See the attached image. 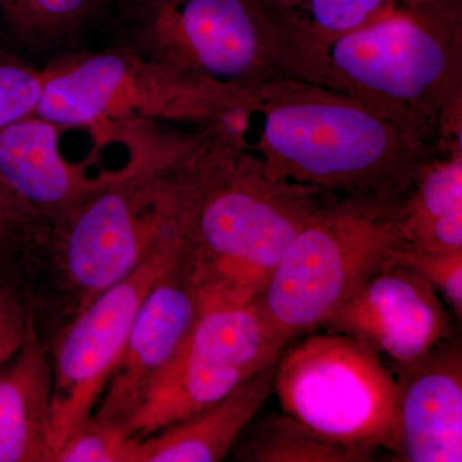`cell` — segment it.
<instances>
[{
  "instance_id": "cell-19",
  "label": "cell",
  "mask_w": 462,
  "mask_h": 462,
  "mask_svg": "<svg viewBox=\"0 0 462 462\" xmlns=\"http://www.w3.org/2000/svg\"><path fill=\"white\" fill-rule=\"evenodd\" d=\"M402 0H261L289 32L314 54L340 36L384 16ZM322 78V75H321Z\"/></svg>"
},
{
  "instance_id": "cell-17",
  "label": "cell",
  "mask_w": 462,
  "mask_h": 462,
  "mask_svg": "<svg viewBox=\"0 0 462 462\" xmlns=\"http://www.w3.org/2000/svg\"><path fill=\"white\" fill-rule=\"evenodd\" d=\"M112 0H0V29L20 50L35 56H62L96 23Z\"/></svg>"
},
{
  "instance_id": "cell-2",
  "label": "cell",
  "mask_w": 462,
  "mask_h": 462,
  "mask_svg": "<svg viewBox=\"0 0 462 462\" xmlns=\"http://www.w3.org/2000/svg\"><path fill=\"white\" fill-rule=\"evenodd\" d=\"M234 134L273 178L325 197L402 199L439 154L345 91L296 80L247 91Z\"/></svg>"
},
{
  "instance_id": "cell-13",
  "label": "cell",
  "mask_w": 462,
  "mask_h": 462,
  "mask_svg": "<svg viewBox=\"0 0 462 462\" xmlns=\"http://www.w3.org/2000/svg\"><path fill=\"white\" fill-rule=\"evenodd\" d=\"M60 132L36 115L0 127V176L50 226L115 172L89 176L83 166L69 163L60 152Z\"/></svg>"
},
{
  "instance_id": "cell-14",
  "label": "cell",
  "mask_w": 462,
  "mask_h": 462,
  "mask_svg": "<svg viewBox=\"0 0 462 462\" xmlns=\"http://www.w3.org/2000/svg\"><path fill=\"white\" fill-rule=\"evenodd\" d=\"M275 364L254 374L218 402L135 439L129 462L223 461L272 396Z\"/></svg>"
},
{
  "instance_id": "cell-20",
  "label": "cell",
  "mask_w": 462,
  "mask_h": 462,
  "mask_svg": "<svg viewBox=\"0 0 462 462\" xmlns=\"http://www.w3.org/2000/svg\"><path fill=\"white\" fill-rule=\"evenodd\" d=\"M50 225L0 176V260L42 251Z\"/></svg>"
},
{
  "instance_id": "cell-5",
  "label": "cell",
  "mask_w": 462,
  "mask_h": 462,
  "mask_svg": "<svg viewBox=\"0 0 462 462\" xmlns=\"http://www.w3.org/2000/svg\"><path fill=\"white\" fill-rule=\"evenodd\" d=\"M402 199L329 197L307 217L256 298L273 329L291 340L320 328L374 273L396 261L407 248Z\"/></svg>"
},
{
  "instance_id": "cell-12",
  "label": "cell",
  "mask_w": 462,
  "mask_h": 462,
  "mask_svg": "<svg viewBox=\"0 0 462 462\" xmlns=\"http://www.w3.org/2000/svg\"><path fill=\"white\" fill-rule=\"evenodd\" d=\"M199 314V294L181 254L143 300L94 418L125 430L149 385L171 360Z\"/></svg>"
},
{
  "instance_id": "cell-23",
  "label": "cell",
  "mask_w": 462,
  "mask_h": 462,
  "mask_svg": "<svg viewBox=\"0 0 462 462\" xmlns=\"http://www.w3.org/2000/svg\"><path fill=\"white\" fill-rule=\"evenodd\" d=\"M396 263L410 267L430 282L455 316L462 319V251L424 252L404 248Z\"/></svg>"
},
{
  "instance_id": "cell-3",
  "label": "cell",
  "mask_w": 462,
  "mask_h": 462,
  "mask_svg": "<svg viewBox=\"0 0 462 462\" xmlns=\"http://www.w3.org/2000/svg\"><path fill=\"white\" fill-rule=\"evenodd\" d=\"M345 91L442 153L462 147V0L401 2L321 54Z\"/></svg>"
},
{
  "instance_id": "cell-24",
  "label": "cell",
  "mask_w": 462,
  "mask_h": 462,
  "mask_svg": "<svg viewBox=\"0 0 462 462\" xmlns=\"http://www.w3.org/2000/svg\"><path fill=\"white\" fill-rule=\"evenodd\" d=\"M32 318L16 289L0 279V367L25 345Z\"/></svg>"
},
{
  "instance_id": "cell-9",
  "label": "cell",
  "mask_w": 462,
  "mask_h": 462,
  "mask_svg": "<svg viewBox=\"0 0 462 462\" xmlns=\"http://www.w3.org/2000/svg\"><path fill=\"white\" fill-rule=\"evenodd\" d=\"M180 234L167 239L127 278L81 309L58 346L51 400L53 460L67 438L93 415L116 366L143 300L179 263Z\"/></svg>"
},
{
  "instance_id": "cell-25",
  "label": "cell",
  "mask_w": 462,
  "mask_h": 462,
  "mask_svg": "<svg viewBox=\"0 0 462 462\" xmlns=\"http://www.w3.org/2000/svg\"><path fill=\"white\" fill-rule=\"evenodd\" d=\"M402 2H418V0H402Z\"/></svg>"
},
{
  "instance_id": "cell-1",
  "label": "cell",
  "mask_w": 462,
  "mask_h": 462,
  "mask_svg": "<svg viewBox=\"0 0 462 462\" xmlns=\"http://www.w3.org/2000/svg\"><path fill=\"white\" fill-rule=\"evenodd\" d=\"M175 197L200 311L254 302L297 231L329 199L273 178L215 126H205L179 166Z\"/></svg>"
},
{
  "instance_id": "cell-22",
  "label": "cell",
  "mask_w": 462,
  "mask_h": 462,
  "mask_svg": "<svg viewBox=\"0 0 462 462\" xmlns=\"http://www.w3.org/2000/svg\"><path fill=\"white\" fill-rule=\"evenodd\" d=\"M42 91V69L0 48V127L35 115Z\"/></svg>"
},
{
  "instance_id": "cell-6",
  "label": "cell",
  "mask_w": 462,
  "mask_h": 462,
  "mask_svg": "<svg viewBox=\"0 0 462 462\" xmlns=\"http://www.w3.org/2000/svg\"><path fill=\"white\" fill-rule=\"evenodd\" d=\"M243 94L175 74L108 44L51 58L42 69L35 115L63 129L98 134L111 125L208 126Z\"/></svg>"
},
{
  "instance_id": "cell-7",
  "label": "cell",
  "mask_w": 462,
  "mask_h": 462,
  "mask_svg": "<svg viewBox=\"0 0 462 462\" xmlns=\"http://www.w3.org/2000/svg\"><path fill=\"white\" fill-rule=\"evenodd\" d=\"M273 392L282 411L322 437L375 456L389 451L396 376L357 340L327 331L282 351Z\"/></svg>"
},
{
  "instance_id": "cell-4",
  "label": "cell",
  "mask_w": 462,
  "mask_h": 462,
  "mask_svg": "<svg viewBox=\"0 0 462 462\" xmlns=\"http://www.w3.org/2000/svg\"><path fill=\"white\" fill-rule=\"evenodd\" d=\"M103 23L108 44L199 83L321 85L314 54L261 0H112Z\"/></svg>"
},
{
  "instance_id": "cell-8",
  "label": "cell",
  "mask_w": 462,
  "mask_h": 462,
  "mask_svg": "<svg viewBox=\"0 0 462 462\" xmlns=\"http://www.w3.org/2000/svg\"><path fill=\"white\" fill-rule=\"evenodd\" d=\"M289 342L266 320L256 300L203 310L149 385L125 427L127 436L142 439L218 402L275 364Z\"/></svg>"
},
{
  "instance_id": "cell-10",
  "label": "cell",
  "mask_w": 462,
  "mask_h": 462,
  "mask_svg": "<svg viewBox=\"0 0 462 462\" xmlns=\"http://www.w3.org/2000/svg\"><path fill=\"white\" fill-rule=\"evenodd\" d=\"M320 328L366 346L392 372L454 337L442 297L396 261L374 273Z\"/></svg>"
},
{
  "instance_id": "cell-21",
  "label": "cell",
  "mask_w": 462,
  "mask_h": 462,
  "mask_svg": "<svg viewBox=\"0 0 462 462\" xmlns=\"http://www.w3.org/2000/svg\"><path fill=\"white\" fill-rule=\"evenodd\" d=\"M135 439L124 428L100 421L93 415L71 434L60 448L56 462H129Z\"/></svg>"
},
{
  "instance_id": "cell-16",
  "label": "cell",
  "mask_w": 462,
  "mask_h": 462,
  "mask_svg": "<svg viewBox=\"0 0 462 462\" xmlns=\"http://www.w3.org/2000/svg\"><path fill=\"white\" fill-rule=\"evenodd\" d=\"M407 248L462 251V148L430 158L401 203Z\"/></svg>"
},
{
  "instance_id": "cell-15",
  "label": "cell",
  "mask_w": 462,
  "mask_h": 462,
  "mask_svg": "<svg viewBox=\"0 0 462 462\" xmlns=\"http://www.w3.org/2000/svg\"><path fill=\"white\" fill-rule=\"evenodd\" d=\"M53 373L33 322L25 345L0 367V462L53 461Z\"/></svg>"
},
{
  "instance_id": "cell-18",
  "label": "cell",
  "mask_w": 462,
  "mask_h": 462,
  "mask_svg": "<svg viewBox=\"0 0 462 462\" xmlns=\"http://www.w3.org/2000/svg\"><path fill=\"white\" fill-rule=\"evenodd\" d=\"M242 462H367L375 455L322 437L284 411L254 419L236 442Z\"/></svg>"
},
{
  "instance_id": "cell-26",
  "label": "cell",
  "mask_w": 462,
  "mask_h": 462,
  "mask_svg": "<svg viewBox=\"0 0 462 462\" xmlns=\"http://www.w3.org/2000/svg\"><path fill=\"white\" fill-rule=\"evenodd\" d=\"M0 32H2V29H0Z\"/></svg>"
},
{
  "instance_id": "cell-11",
  "label": "cell",
  "mask_w": 462,
  "mask_h": 462,
  "mask_svg": "<svg viewBox=\"0 0 462 462\" xmlns=\"http://www.w3.org/2000/svg\"><path fill=\"white\" fill-rule=\"evenodd\" d=\"M396 409L389 452L393 461H462V346L445 340L393 370Z\"/></svg>"
}]
</instances>
